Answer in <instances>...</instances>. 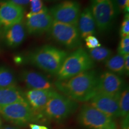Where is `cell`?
<instances>
[{
	"label": "cell",
	"mask_w": 129,
	"mask_h": 129,
	"mask_svg": "<svg viewBox=\"0 0 129 129\" xmlns=\"http://www.w3.org/2000/svg\"><path fill=\"white\" fill-rule=\"evenodd\" d=\"M48 32L56 42L69 49L78 48L82 44V38L77 26L53 20Z\"/></svg>",
	"instance_id": "ba28073f"
},
{
	"label": "cell",
	"mask_w": 129,
	"mask_h": 129,
	"mask_svg": "<svg viewBox=\"0 0 129 129\" xmlns=\"http://www.w3.org/2000/svg\"><path fill=\"white\" fill-rule=\"evenodd\" d=\"M2 125H3V121L2 119H1V117L0 116V129H2Z\"/></svg>",
	"instance_id": "d6a6232c"
},
{
	"label": "cell",
	"mask_w": 129,
	"mask_h": 129,
	"mask_svg": "<svg viewBox=\"0 0 129 129\" xmlns=\"http://www.w3.org/2000/svg\"><path fill=\"white\" fill-rule=\"evenodd\" d=\"M16 87V80L13 72L7 67H0V87Z\"/></svg>",
	"instance_id": "ffe728a7"
},
{
	"label": "cell",
	"mask_w": 129,
	"mask_h": 129,
	"mask_svg": "<svg viewBox=\"0 0 129 129\" xmlns=\"http://www.w3.org/2000/svg\"><path fill=\"white\" fill-rule=\"evenodd\" d=\"M117 51L120 55L124 56L129 54V36L121 38Z\"/></svg>",
	"instance_id": "603a6c76"
},
{
	"label": "cell",
	"mask_w": 129,
	"mask_h": 129,
	"mask_svg": "<svg viewBox=\"0 0 129 129\" xmlns=\"http://www.w3.org/2000/svg\"><path fill=\"white\" fill-rule=\"evenodd\" d=\"M2 129H19L18 127L13 125H5L4 127H2Z\"/></svg>",
	"instance_id": "1f68e13d"
},
{
	"label": "cell",
	"mask_w": 129,
	"mask_h": 129,
	"mask_svg": "<svg viewBox=\"0 0 129 129\" xmlns=\"http://www.w3.org/2000/svg\"><path fill=\"white\" fill-rule=\"evenodd\" d=\"M77 120L81 125L87 129H118L114 119L89 104L82 106Z\"/></svg>",
	"instance_id": "52a82bcc"
},
{
	"label": "cell",
	"mask_w": 129,
	"mask_h": 129,
	"mask_svg": "<svg viewBox=\"0 0 129 129\" xmlns=\"http://www.w3.org/2000/svg\"><path fill=\"white\" fill-rule=\"evenodd\" d=\"M120 117L124 118L129 116V90L128 86H125L119 96Z\"/></svg>",
	"instance_id": "7402d4cb"
},
{
	"label": "cell",
	"mask_w": 129,
	"mask_h": 129,
	"mask_svg": "<svg viewBox=\"0 0 129 129\" xmlns=\"http://www.w3.org/2000/svg\"><path fill=\"white\" fill-rule=\"evenodd\" d=\"M0 116L14 124L24 126L37 120L38 116L26 101L0 107Z\"/></svg>",
	"instance_id": "8992f818"
},
{
	"label": "cell",
	"mask_w": 129,
	"mask_h": 129,
	"mask_svg": "<svg viewBox=\"0 0 129 129\" xmlns=\"http://www.w3.org/2000/svg\"><path fill=\"white\" fill-rule=\"evenodd\" d=\"M29 127L30 129H49L47 127L45 126V125H41L34 123L29 124Z\"/></svg>",
	"instance_id": "4dcf8cb0"
},
{
	"label": "cell",
	"mask_w": 129,
	"mask_h": 129,
	"mask_svg": "<svg viewBox=\"0 0 129 129\" xmlns=\"http://www.w3.org/2000/svg\"><path fill=\"white\" fill-rule=\"evenodd\" d=\"M119 13H129V0H115Z\"/></svg>",
	"instance_id": "4316f807"
},
{
	"label": "cell",
	"mask_w": 129,
	"mask_h": 129,
	"mask_svg": "<svg viewBox=\"0 0 129 129\" xmlns=\"http://www.w3.org/2000/svg\"><path fill=\"white\" fill-rule=\"evenodd\" d=\"M85 45L89 49H93L97 47H101V44L98 40V38L94 35H90L85 38Z\"/></svg>",
	"instance_id": "484cf974"
},
{
	"label": "cell",
	"mask_w": 129,
	"mask_h": 129,
	"mask_svg": "<svg viewBox=\"0 0 129 129\" xmlns=\"http://www.w3.org/2000/svg\"><path fill=\"white\" fill-rule=\"evenodd\" d=\"M3 32L5 43L10 48L19 47L25 41L26 37V30L22 22L4 29Z\"/></svg>",
	"instance_id": "2e32d148"
},
{
	"label": "cell",
	"mask_w": 129,
	"mask_h": 129,
	"mask_svg": "<svg viewBox=\"0 0 129 129\" xmlns=\"http://www.w3.org/2000/svg\"><path fill=\"white\" fill-rule=\"evenodd\" d=\"M77 27L82 39L95 34L96 25L89 7L81 12Z\"/></svg>",
	"instance_id": "e0dca14e"
},
{
	"label": "cell",
	"mask_w": 129,
	"mask_h": 129,
	"mask_svg": "<svg viewBox=\"0 0 129 129\" xmlns=\"http://www.w3.org/2000/svg\"><path fill=\"white\" fill-rule=\"evenodd\" d=\"M9 1L22 7L26 6L29 3V0H9Z\"/></svg>",
	"instance_id": "f546056e"
},
{
	"label": "cell",
	"mask_w": 129,
	"mask_h": 129,
	"mask_svg": "<svg viewBox=\"0 0 129 129\" xmlns=\"http://www.w3.org/2000/svg\"><path fill=\"white\" fill-rule=\"evenodd\" d=\"M124 57V73L125 75L129 74V54L125 55Z\"/></svg>",
	"instance_id": "f1b7e54d"
},
{
	"label": "cell",
	"mask_w": 129,
	"mask_h": 129,
	"mask_svg": "<svg viewBox=\"0 0 129 129\" xmlns=\"http://www.w3.org/2000/svg\"><path fill=\"white\" fill-rule=\"evenodd\" d=\"M99 75L94 70L87 71L65 80L55 82V87L75 102L89 101L98 93Z\"/></svg>",
	"instance_id": "6da1fadb"
},
{
	"label": "cell",
	"mask_w": 129,
	"mask_h": 129,
	"mask_svg": "<svg viewBox=\"0 0 129 129\" xmlns=\"http://www.w3.org/2000/svg\"><path fill=\"white\" fill-rule=\"evenodd\" d=\"M89 7L99 31H108L119 13L115 0H90Z\"/></svg>",
	"instance_id": "277c9868"
},
{
	"label": "cell",
	"mask_w": 129,
	"mask_h": 129,
	"mask_svg": "<svg viewBox=\"0 0 129 129\" xmlns=\"http://www.w3.org/2000/svg\"><path fill=\"white\" fill-rule=\"evenodd\" d=\"M20 77L29 89L54 90V85L51 81L40 72L25 70L22 72Z\"/></svg>",
	"instance_id": "9a60e30c"
},
{
	"label": "cell",
	"mask_w": 129,
	"mask_h": 129,
	"mask_svg": "<svg viewBox=\"0 0 129 129\" xmlns=\"http://www.w3.org/2000/svg\"><path fill=\"white\" fill-rule=\"evenodd\" d=\"M105 67L109 71L122 75L124 73V57L123 56L117 54L111 56L105 62Z\"/></svg>",
	"instance_id": "d6986e66"
},
{
	"label": "cell",
	"mask_w": 129,
	"mask_h": 129,
	"mask_svg": "<svg viewBox=\"0 0 129 129\" xmlns=\"http://www.w3.org/2000/svg\"><path fill=\"white\" fill-rule=\"evenodd\" d=\"M129 116L122 118L121 122V129H129Z\"/></svg>",
	"instance_id": "83f0119b"
},
{
	"label": "cell",
	"mask_w": 129,
	"mask_h": 129,
	"mask_svg": "<svg viewBox=\"0 0 129 129\" xmlns=\"http://www.w3.org/2000/svg\"><path fill=\"white\" fill-rule=\"evenodd\" d=\"M88 54L94 61L99 62H105L108 60L112 54V51L105 47H99L93 49H90Z\"/></svg>",
	"instance_id": "44dd1931"
},
{
	"label": "cell",
	"mask_w": 129,
	"mask_h": 129,
	"mask_svg": "<svg viewBox=\"0 0 129 129\" xmlns=\"http://www.w3.org/2000/svg\"><path fill=\"white\" fill-rule=\"evenodd\" d=\"M119 97L97 93L89 101L91 106L114 119L120 117Z\"/></svg>",
	"instance_id": "4fadbf2b"
},
{
	"label": "cell",
	"mask_w": 129,
	"mask_h": 129,
	"mask_svg": "<svg viewBox=\"0 0 129 129\" xmlns=\"http://www.w3.org/2000/svg\"><path fill=\"white\" fill-rule=\"evenodd\" d=\"M54 90L29 89L25 94L26 101L38 116L44 115V109Z\"/></svg>",
	"instance_id": "5bb4252c"
},
{
	"label": "cell",
	"mask_w": 129,
	"mask_h": 129,
	"mask_svg": "<svg viewBox=\"0 0 129 129\" xmlns=\"http://www.w3.org/2000/svg\"><path fill=\"white\" fill-rule=\"evenodd\" d=\"M124 87L123 80L118 75L113 72L108 71L99 75L98 93L119 97Z\"/></svg>",
	"instance_id": "7c38bea8"
},
{
	"label": "cell",
	"mask_w": 129,
	"mask_h": 129,
	"mask_svg": "<svg viewBox=\"0 0 129 129\" xmlns=\"http://www.w3.org/2000/svg\"><path fill=\"white\" fill-rule=\"evenodd\" d=\"M94 67V62L83 48H78L64 59L58 71L57 81L71 78L81 72L91 70Z\"/></svg>",
	"instance_id": "3957f363"
},
{
	"label": "cell",
	"mask_w": 129,
	"mask_h": 129,
	"mask_svg": "<svg viewBox=\"0 0 129 129\" xmlns=\"http://www.w3.org/2000/svg\"><path fill=\"white\" fill-rule=\"evenodd\" d=\"M77 107V102L54 91L46 105L44 115L50 120L60 122L75 112Z\"/></svg>",
	"instance_id": "5b68a950"
},
{
	"label": "cell",
	"mask_w": 129,
	"mask_h": 129,
	"mask_svg": "<svg viewBox=\"0 0 129 129\" xmlns=\"http://www.w3.org/2000/svg\"><path fill=\"white\" fill-rule=\"evenodd\" d=\"M24 101H26L25 94L17 87H0V107Z\"/></svg>",
	"instance_id": "ac0fdd59"
},
{
	"label": "cell",
	"mask_w": 129,
	"mask_h": 129,
	"mask_svg": "<svg viewBox=\"0 0 129 129\" xmlns=\"http://www.w3.org/2000/svg\"><path fill=\"white\" fill-rule=\"evenodd\" d=\"M25 10L22 6L9 0L0 1V29L4 30L11 26L22 22Z\"/></svg>",
	"instance_id": "8fae6325"
},
{
	"label": "cell",
	"mask_w": 129,
	"mask_h": 129,
	"mask_svg": "<svg viewBox=\"0 0 129 129\" xmlns=\"http://www.w3.org/2000/svg\"><path fill=\"white\" fill-rule=\"evenodd\" d=\"M120 34L121 38L129 36V13H125L124 17L121 25Z\"/></svg>",
	"instance_id": "cb8c5ba5"
},
{
	"label": "cell",
	"mask_w": 129,
	"mask_h": 129,
	"mask_svg": "<svg viewBox=\"0 0 129 129\" xmlns=\"http://www.w3.org/2000/svg\"><path fill=\"white\" fill-rule=\"evenodd\" d=\"M53 19L46 7L37 13L29 12L26 14L25 28L30 35H41L49 31Z\"/></svg>",
	"instance_id": "30bf717a"
},
{
	"label": "cell",
	"mask_w": 129,
	"mask_h": 129,
	"mask_svg": "<svg viewBox=\"0 0 129 129\" xmlns=\"http://www.w3.org/2000/svg\"><path fill=\"white\" fill-rule=\"evenodd\" d=\"M68 55V53L63 50L46 45L29 54L26 60L32 65L43 71L56 75Z\"/></svg>",
	"instance_id": "7a4b0ae2"
},
{
	"label": "cell",
	"mask_w": 129,
	"mask_h": 129,
	"mask_svg": "<svg viewBox=\"0 0 129 129\" xmlns=\"http://www.w3.org/2000/svg\"><path fill=\"white\" fill-rule=\"evenodd\" d=\"M30 3V13H37L46 7L44 6L42 0H29Z\"/></svg>",
	"instance_id": "d4e9b609"
},
{
	"label": "cell",
	"mask_w": 129,
	"mask_h": 129,
	"mask_svg": "<svg viewBox=\"0 0 129 129\" xmlns=\"http://www.w3.org/2000/svg\"><path fill=\"white\" fill-rule=\"evenodd\" d=\"M48 11L54 20L77 26L81 12L80 3L69 0L53 6Z\"/></svg>",
	"instance_id": "9c48e42d"
}]
</instances>
